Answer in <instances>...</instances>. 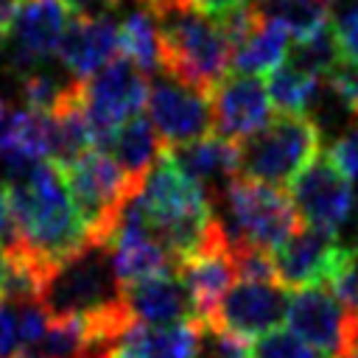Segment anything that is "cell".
<instances>
[{
  "instance_id": "6da1fadb",
  "label": "cell",
  "mask_w": 358,
  "mask_h": 358,
  "mask_svg": "<svg viewBox=\"0 0 358 358\" xmlns=\"http://www.w3.org/2000/svg\"><path fill=\"white\" fill-rule=\"evenodd\" d=\"M17 246L45 268H56L90 243L87 227L76 213L62 165L39 162L25 179L6 185ZM8 252V249H6Z\"/></svg>"
},
{
  "instance_id": "7a4b0ae2",
  "label": "cell",
  "mask_w": 358,
  "mask_h": 358,
  "mask_svg": "<svg viewBox=\"0 0 358 358\" xmlns=\"http://www.w3.org/2000/svg\"><path fill=\"white\" fill-rule=\"evenodd\" d=\"M137 204L176 263L199 252L221 221L207 190L176 162L171 148H162L154 159L137 190Z\"/></svg>"
},
{
  "instance_id": "3957f363",
  "label": "cell",
  "mask_w": 358,
  "mask_h": 358,
  "mask_svg": "<svg viewBox=\"0 0 358 358\" xmlns=\"http://www.w3.org/2000/svg\"><path fill=\"white\" fill-rule=\"evenodd\" d=\"M159 31V70L201 92H213L232 64L224 20L196 8L190 0H148Z\"/></svg>"
},
{
  "instance_id": "277c9868",
  "label": "cell",
  "mask_w": 358,
  "mask_h": 358,
  "mask_svg": "<svg viewBox=\"0 0 358 358\" xmlns=\"http://www.w3.org/2000/svg\"><path fill=\"white\" fill-rule=\"evenodd\" d=\"M42 308L50 319L62 316H126L123 308V285L115 277L109 246L90 241L81 252L59 263L39 296ZM131 322V319H129Z\"/></svg>"
},
{
  "instance_id": "5b68a950",
  "label": "cell",
  "mask_w": 358,
  "mask_h": 358,
  "mask_svg": "<svg viewBox=\"0 0 358 358\" xmlns=\"http://www.w3.org/2000/svg\"><path fill=\"white\" fill-rule=\"evenodd\" d=\"M322 154V129L310 115H280L241 143V176L291 185Z\"/></svg>"
},
{
  "instance_id": "8992f818",
  "label": "cell",
  "mask_w": 358,
  "mask_h": 358,
  "mask_svg": "<svg viewBox=\"0 0 358 358\" xmlns=\"http://www.w3.org/2000/svg\"><path fill=\"white\" fill-rule=\"evenodd\" d=\"M62 173L90 241L106 243L120 210L140 190V185L117 165L109 151L101 148H90L78 159L62 165Z\"/></svg>"
},
{
  "instance_id": "52a82bcc",
  "label": "cell",
  "mask_w": 358,
  "mask_h": 358,
  "mask_svg": "<svg viewBox=\"0 0 358 358\" xmlns=\"http://www.w3.org/2000/svg\"><path fill=\"white\" fill-rule=\"evenodd\" d=\"M224 201L229 224H224L227 235L232 241L274 252L280 243H285L302 224L291 196H285L280 187L255 182L246 176H235L218 196Z\"/></svg>"
},
{
  "instance_id": "ba28073f",
  "label": "cell",
  "mask_w": 358,
  "mask_h": 358,
  "mask_svg": "<svg viewBox=\"0 0 358 358\" xmlns=\"http://www.w3.org/2000/svg\"><path fill=\"white\" fill-rule=\"evenodd\" d=\"M148 101V81L126 56H115L106 67L84 81V109L92 134V148L106 151L115 131Z\"/></svg>"
},
{
  "instance_id": "9c48e42d",
  "label": "cell",
  "mask_w": 358,
  "mask_h": 358,
  "mask_svg": "<svg viewBox=\"0 0 358 358\" xmlns=\"http://www.w3.org/2000/svg\"><path fill=\"white\" fill-rule=\"evenodd\" d=\"M288 330L296 333L319 358H347L358 347L355 313L344 308L330 288L310 285L288 296Z\"/></svg>"
},
{
  "instance_id": "30bf717a",
  "label": "cell",
  "mask_w": 358,
  "mask_h": 358,
  "mask_svg": "<svg viewBox=\"0 0 358 358\" xmlns=\"http://www.w3.org/2000/svg\"><path fill=\"white\" fill-rule=\"evenodd\" d=\"M274 271L285 288L327 285L341 268L358 263V243H341L338 235L299 227L274 252Z\"/></svg>"
},
{
  "instance_id": "8fae6325",
  "label": "cell",
  "mask_w": 358,
  "mask_h": 358,
  "mask_svg": "<svg viewBox=\"0 0 358 358\" xmlns=\"http://www.w3.org/2000/svg\"><path fill=\"white\" fill-rule=\"evenodd\" d=\"M148 120L159 137L162 148L187 145L213 129V106L210 95L182 84L171 76H159L148 84Z\"/></svg>"
},
{
  "instance_id": "7c38bea8",
  "label": "cell",
  "mask_w": 358,
  "mask_h": 358,
  "mask_svg": "<svg viewBox=\"0 0 358 358\" xmlns=\"http://www.w3.org/2000/svg\"><path fill=\"white\" fill-rule=\"evenodd\" d=\"M291 201L305 227L338 235L352 210V179L330 159V154H319L291 182Z\"/></svg>"
},
{
  "instance_id": "4fadbf2b",
  "label": "cell",
  "mask_w": 358,
  "mask_h": 358,
  "mask_svg": "<svg viewBox=\"0 0 358 358\" xmlns=\"http://www.w3.org/2000/svg\"><path fill=\"white\" fill-rule=\"evenodd\" d=\"M288 296L277 280H235L207 324L238 338H257L285 319Z\"/></svg>"
},
{
  "instance_id": "5bb4252c",
  "label": "cell",
  "mask_w": 358,
  "mask_h": 358,
  "mask_svg": "<svg viewBox=\"0 0 358 358\" xmlns=\"http://www.w3.org/2000/svg\"><path fill=\"white\" fill-rule=\"evenodd\" d=\"M176 271H179V280L187 288V296H190V305H193V316L207 324L213 319L221 296L238 280L235 252H232V241H229V235L224 229V221H218L213 238L199 252L185 257Z\"/></svg>"
},
{
  "instance_id": "9a60e30c",
  "label": "cell",
  "mask_w": 358,
  "mask_h": 358,
  "mask_svg": "<svg viewBox=\"0 0 358 358\" xmlns=\"http://www.w3.org/2000/svg\"><path fill=\"white\" fill-rule=\"evenodd\" d=\"M67 8L62 0H20L14 25L8 31L11 39V67L14 73H28L42 67L59 48L67 31Z\"/></svg>"
},
{
  "instance_id": "2e32d148",
  "label": "cell",
  "mask_w": 358,
  "mask_h": 358,
  "mask_svg": "<svg viewBox=\"0 0 358 358\" xmlns=\"http://www.w3.org/2000/svg\"><path fill=\"white\" fill-rule=\"evenodd\" d=\"M210 106H213L215 134L232 143H243L246 137L257 134L271 115L266 84L257 76H243V73L224 78L210 92Z\"/></svg>"
},
{
  "instance_id": "e0dca14e",
  "label": "cell",
  "mask_w": 358,
  "mask_h": 358,
  "mask_svg": "<svg viewBox=\"0 0 358 358\" xmlns=\"http://www.w3.org/2000/svg\"><path fill=\"white\" fill-rule=\"evenodd\" d=\"M123 308H126V316L131 322L151 324V327L196 319L187 288L179 280L176 268L143 277L131 285H123Z\"/></svg>"
},
{
  "instance_id": "ac0fdd59",
  "label": "cell",
  "mask_w": 358,
  "mask_h": 358,
  "mask_svg": "<svg viewBox=\"0 0 358 358\" xmlns=\"http://www.w3.org/2000/svg\"><path fill=\"white\" fill-rule=\"evenodd\" d=\"M201 333L204 322L199 319H185L162 327L131 322L117 333L106 358H196Z\"/></svg>"
},
{
  "instance_id": "d6986e66",
  "label": "cell",
  "mask_w": 358,
  "mask_h": 358,
  "mask_svg": "<svg viewBox=\"0 0 358 358\" xmlns=\"http://www.w3.org/2000/svg\"><path fill=\"white\" fill-rule=\"evenodd\" d=\"M117 53V25L112 20H73L56 48V59L64 73L78 81L95 76Z\"/></svg>"
},
{
  "instance_id": "ffe728a7",
  "label": "cell",
  "mask_w": 358,
  "mask_h": 358,
  "mask_svg": "<svg viewBox=\"0 0 358 358\" xmlns=\"http://www.w3.org/2000/svg\"><path fill=\"white\" fill-rule=\"evenodd\" d=\"M176 162L207 190L215 201L221 190L241 173V143H232L221 134H204L187 145L171 148Z\"/></svg>"
},
{
  "instance_id": "44dd1931",
  "label": "cell",
  "mask_w": 358,
  "mask_h": 358,
  "mask_svg": "<svg viewBox=\"0 0 358 358\" xmlns=\"http://www.w3.org/2000/svg\"><path fill=\"white\" fill-rule=\"evenodd\" d=\"M288 31L277 22V20H268L257 11V20L255 25L249 28V34L235 45L232 50V67L235 73H243V76H266V73H274L285 59H288Z\"/></svg>"
},
{
  "instance_id": "7402d4cb",
  "label": "cell",
  "mask_w": 358,
  "mask_h": 358,
  "mask_svg": "<svg viewBox=\"0 0 358 358\" xmlns=\"http://www.w3.org/2000/svg\"><path fill=\"white\" fill-rule=\"evenodd\" d=\"M106 151L117 159V165H120L137 185H143V179H145V173L151 171L154 159L159 157L162 145H159V137H157L151 120H145L143 115H134V117H129V120L115 131V137H112V143H109Z\"/></svg>"
},
{
  "instance_id": "603a6c76",
  "label": "cell",
  "mask_w": 358,
  "mask_h": 358,
  "mask_svg": "<svg viewBox=\"0 0 358 358\" xmlns=\"http://www.w3.org/2000/svg\"><path fill=\"white\" fill-rule=\"evenodd\" d=\"M117 45H120V56H126L143 73L159 70V59H162L159 31H157L154 14L145 6L137 8V11H131L117 25Z\"/></svg>"
},
{
  "instance_id": "cb8c5ba5",
  "label": "cell",
  "mask_w": 358,
  "mask_h": 358,
  "mask_svg": "<svg viewBox=\"0 0 358 358\" xmlns=\"http://www.w3.org/2000/svg\"><path fill=\"white\" fill-rule=\"evenodd\" d=\"M266 90L271 106L280 109V115H305L319 90V76L305 73L285 59L274 73H268Z\"/></svg>"
},
{
  "instance_id": "d4e9b609",
  "label": "cell",
  "mask_w": 358,
  "mask_h": 358,
  "mask_svg": "<svg viewBox=\"0 0 358 358\" xmlns=\"http://www.w3.org/2000/svg\"><path fill=\"white\" fill-rule=\"evenodd\" d=\"M257 11L277 20L294 39L313 36L327 25V0H255Z\"/></svg>"
},
{
  "instance_id": "484cf974",
  "label": "cell",
  "mask_w": 358,
  "mask_h": 358,
  "mask_svg": "<svg viewBox=\"0 0 358 358\" xmlns=\"http://www.w3.org/2000/svg\"><path fill=\"white\" fill-rule=\"evenodd\" d=\"M341 59V50H338V42H336V34L330 25H324L322 31H316L313 36H305V39H296L291 48H288V62L296 64L299 70L305 73H313V76H327L336 62Z\"/></svg>"
},
{
  "instance_id": "4316f807",
  "label": "cell",
  "mask_w": 358,
  "mask_h": 358,
  "mask_svg": "<svg viewBox=\"0 0 358 358\" xmlns=\"http://www.w3.org/2000/svg\"><path fill=\"white\" fill-rule=\"evenodd\" d=\"M252 358H319L316 350H310L296 333L291 330H268L257 336L252 347Z\"/></svg>"
},
{
  "instance_id": "83f0119b",
  "label": "cell",
  "mask_w": 358,
  "mask_h": 358,
  "mask_svg": "<svg viewBox=\"0 0 358 358\" xmlns=\"http://www.w3.org/2000/svg\"><path fill=\"white\" fill-rule=\"evenodd\" d=\"M324 78H327V87L333 90V95L344 103V109L358 117V64L350 59H338L336 67Z\"/></svg>"
},
{
  "instance_id": "f1b7e54d",
  "label": "cell",
  "mask_w": 358,
  "mask_h": 358,
  "mask_svg": "<svg viewBox=\"0 0 358 358\" xmlns=\"http://www.w3.org/2000/svg\"><path fill=\"white\" fill-rule=\"evenodd\" d=\"M333 34L344 59L358 64V0H347L333 20Z\"/></svg>"
},
{
  "instance_id": "f546056e",
  "label": "cell",
  "mask_w": 358,
  "mask_h": 358,
  "mask_svg": "<svg viewBox=\"0 0 358 358\" xmlns=\"http://www.w3.org/2000/svg\"><path fill=\"white\" fill-rule=\"evenodd\" d=\"M73 20H112L120 0H62Z\"/></svg>"
},
{
  "instance_id": "4dcf8cb0",
  "label": "cell",
  "mask_w": 358,
  "mask_h": 358,
  "mask_svg": "<svg viewBox=\"0 0 358 358\" xmlns=\"http://www.w3.org/2000/svg\"><path fill=\"white\" fill-rule=\"evenodd\" d=\"M327 154L350 179H355L358 176V129H352L347 137H338Z\"/></svg>"
},
{
  "instance_id": "1f68e13d",
  "label": "cell",
  "mask_w": 358,
  "mask_h": 358,
  "mask_svg": "<svg viewBox=\"0 0 358 358\" xmlns=\"http://www.w3.org/2000/svg\"><path fill=\"white\" fill-rule=\"evenodd\" d=\"M20 347V327H17V310L11 302L0 299V358L17 355Z\"/></svg>"
},
{
  "instance_id": "d6a6232c",
  "label": "cell",
  "mask_w": 358,
  "mask_h": 358,
  "mask_svg": "<svg viewBox=\"0 0 358 358\" xmlns=\"http://www.w3.org/2000/svg\"><path fill=\"white\" fill-rule=\"evenodd\" d=\"M0 243L6 249H14L17 246V229H14V218H11V204H8L6 185H0Z\"/></svg>"
},
{
  "instance_id": "836d02e7",
  "label": "cell",
  "mask_w": 358,
  "mask_h": 358,
  "mask_svg": "<svg viewBox=\"0 0 358 358\" xmlns=\"http://www.w3.org/2000/svg\"><path fill=\"white\" fill-rule=\"evenodd\" d=\"M196 8H201V11H207V14H215V17H224V14H229V11H238V8H243V6H252L255 0H190ZM145 6V3H143Z\"/></svg>"
},
{
  "instance_id": "e575fe53",
  "label": "cell",
  "mask_w": 358,
  "mask_h": 358,
  "mask_svg": "<svg viewBox=\"0 0 358 358\" xmlns=\"http://www.w3.org/2000/svg\"><path fill=\"white\" fill-rule=\"evenodd\" d=\"M17 3L20 0H0V42L8 39V31L14 25V14H17Z\"/></svg>"
},
{
  "instance_id": "d590c367",
  "label": "cell",
  "mask_w": 358,
  "mask_h": 358,
  "mask_svg": "<svg viewBox=\"0 0 358 358\" xmlns=\"http://www.w3.org/2000/svg\"><path fill=\"white\" fill-rule=\"evenodd\" d=\"M6 266H8V252H6V246L0 243V288H3V277H6Z\"/></svg>"
},
{
  "instance_id": "8d00e7d4",
  "label": "cell",
  "mask_w": 358,
  "mask_h": 358,
  "mask_svg": "<svg viewBox=\"0 0 358 358\" xmlns=\"http://www.w3.org/2000/svg\"><path fill=\"white\" fill-rule=\"evenodd\" d=\"M6 115H8V106H6V101H3V98H0V123H3V120H6Z\"/></svg>"
},
{
  "instance_id": "74e56055",
  "label": "cell",
  "mask_w": 358,
  "mask_h": 358,
  "mask_svg": "<svg viewBox=\"0 0 358 358\" xmlns=\"http://www.w3.org/2000/svg\"><path fill=\"white\" fill-rule=\"evenodd\" d=\"M11 358H36V355H34V352H28V350H25V352H17V355H11Z\"/></svg>"
},
{
  "instance_id": "f35d334b",
  "label": "cell",
  "mask_w": 358,
  "mask_h": 358,
  "mask_svg": "<svg viewBox=\"0 0 358 358\" xmlns=\"http://www.w3.org/2000/svg\"><path fill=\"white\" fill-rule=\"evenodd\" d=\"M347 358H358V352H352V355H347Z\"/></svg>"
},
{
  "instance_id": "ab89813d",
  "label": "cell",
  "mask_w": 358,
  "mask_h": 358,
  "mask_svg": "<svg viewBox=\"0 0 358 358\" xmlns=\"http://www.w3.org/2000/svg\"><path fill=\"white\" fill-rule=\"evenodd\" d=\"M137 3H148V0H137Z\"/></svg>"
},
{
  "instance_id": "60d3db41",
  "label": "cell",
  "mask_w": 358,
  "mask_h": 358,
  "mask_svg": "<svg viewBox=\"0 0 358 358\" xmlns=\"http://www.w3.org/2000/svg\"><path fill=\"white\" fill-rule=\"evenodd\" d=\"M327 3H333V0H327Z\"/></svg>"
}]
</instances>
